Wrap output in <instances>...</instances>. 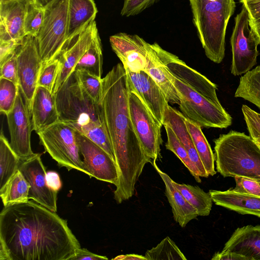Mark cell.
I'll use <instances>...</instances> for the list:
<instances>
[{
  "label": "cell",
  "instance_id": "obj_17",
  "mask_svg": "<svg viewBox=\"0 0 260 260\" xmlns=\"http://www.w3.org/2000/svg\"><path fill=\"white\" fill-rule=\"evenodd\" d=\"M112 50L124 68L132 72L145 71L151 44L137 35L119 32L109 38Z\"/></svg>",
  "mask_w": 260,
  "mask_h": 260
},
{
  "label": "cell",
  "instance_id": "obj_51",
  "mask_svg": "<svg viewBox=\"0 0 260 260\" xmlns=\"http://www.w3.org/2000/svg\"><path fill=\"white\" fill-rule=\"evenodd\" d=\"M11 1V0H0V2H7V1Z\"/></svg>",
  "mask_w": 260,
  "mask_h": 260
},
{
  "label": "cell",
  "instance_id": "obj_39",
  "mask_svg": "<svg viewBox=\"0 0 260 260\" xmlns=\"http://www.w3.org/2000/svg\"><path fill=\"white\" fill-rule=\"evenodd\" d=\"M241 110L249 136L260 137V114L246 105H242Z\"/></svg>",
  "mask_w": 260,
  "mask_h": 260
},
{
  "label": "cell",
  "instance_id": "obj_23",
  "mask_svg": "<svg viewBox=\"0 0 260 260\" xmlns=\"http://www.w3.org/2000/svg\"><path fill=\"white\" fill-rule=\"evenodd\" d=\"M169 125L173 131L182 145L187 151L189 157L198 168L200 176H209L196 149L191 137L187 128L185 117L181 112L169 105L165 114L164 124Z\"/></svg>",
  "mask_w": 260,
  "mask_h": 260
},
{
  "label": "cell",
  "instance_id": "obj_44",
  "mask_svg": "<svg viewBox=\"0 0 260 260\" xmlns=\"http://www.w3.org/2000/svg\"><path fill=\"white\" fill-rule=\"evenodd\" d=\"M107 260L108 258L105 256L100 255L93 253L85 248H77L75 250L74 255L72 256L70 260Z\"/></svg>",
  "mask_w": 260,
  "mask_h": 260
},
{
  "label": "cell",
  "instance_id": "obj_29",
  "mask_svg": "<svg viewBox=\"0 0 260 260\" xmlns=\"http://www.w3.org/2000/svg\"><path fill=\"white\" fill-rule=\"evenodd\" d=\"M235 97L248 101L260 109V65L240 77Z\"/></svg>",
  "mask_w": 260,
  "mask_h": 260
},
{
  "label": "cell",
  "instance_id": "obj_22",
  "mask_svg": "<svg viewBox=\"0 0 260 260\" xmlns=\"http://www.w3.org/2000/svg\"><path fill=\"white\" fill-rule=\"evenodd\" d=\"M209 193L217 205L239 214L260 218V197L238 192L233 188L225 191L210 190Z\"/></svg>",
  "mask_w": 260,
  "mask_h": 260
},
{
  "label": "cell",
  "instance_id": "obj_26",
  "mask_svg": "<svg viewBox=\"0 0 260 260\" xmlns=\"http://www.w3.org/2000/svg\"><path fill=\"white\" fill-rule=\"evenodd\" d=\"M185 122L196 149L209 176L216 174L215 156L210 145L203 133L201 127L185 118Z\"/></svg>",
  "mask_w": 260,
  "mask_h": 260
},
{
  "label": "cell",
  "instance_id": "obj_47",
  "mask_svg": "<svg viewBox=\"0 0 260 260\" xmlns=\"http://www.w3.org/2000/svg\"><path fill=\"white\" fill-rule=\"evenodd\" d=\"M113 259L119 260H147L145 256L136 254L120 255L114 258Z\"/></svg>",
  "mask_w": 260,
  "mask_h": 260
},
{
  "label": "cell",
  "instance_id": "obj_15",
  "mask_svg": "<svg viewBox=\"0 0 260 260\" xmlns=\"http://www.w3.org/2000/svg\"><path fill=\"white\" fill-rule=\"evenodd\" d=\"M125 70L129 90L139 98L156 120L163 125L169 105L162 90L145 71L132 72Z\"/></svg>",
  "mask_w": 260,
  "mask_h": 260
},
{
  "label": "cell",
  "instance_id": "obj_27",
  "mask_svg": "<svg viewBox=\"0 0 260 260\" xmlns=\"http://www.w3.org/2000/svg\"><path fill=\"white\" fill-rule=\"evenodd\" d=\"M29 188V184L18 170L0 190V197L4 206L27 202Z\"/></svg>",
  "mask_w": 260,
  "mask_h": 260
},
{
  "label": "cell",
  "instance_id": "obj_1",
  "mask_svg": "<svg viewBox=\"0 0 260 260\" xmlns=\"http://www.w3.org/2000/svg\"><path fill=\"white\" fill-rule=\"evenodd\" d=\"M79 248L67 221L36 202L0 213V260H70Z\"/></svg>",
  "mask_w": 260,
  "mask_h": 260
},
{
  "label": "cell",
  "instance_id": "obj_3",
  "mask_svg": "<svg viewBox=\"0 0 260 260\" xmlns=\"http://www.w3.org/2000/svg\"><path fill=\"white\" fill-rule=\"evenodd\" d=\"M54 95L59 120L90 139L115 161L102 104L95 102L86 92L76 71Z\"/></svg>",
  "mask_w": 260,
  "mask_h": 260
},
{
  "label": "cell",
  "instance_id": "obj_19",
  "mask_svg": "<svg viewBox=\"0 0 260 260\" xmlns=\"http://www.w3.org/2000/svg\"><path fill=\"white\" fill-rule=\"evenodd\" d=\"M161 49L157 43L151 44L145 71L161 88L169 103L179 105V95L173 84L172 76L162 59Z\"/></svg>",
  "mask_w": 260,
  "mask_h": 260
},
{
  "label": "cell",
  "instance_id": "obj_13",
  "mask_svg": "<svg viewBox=\"0 0 260 260\" xmlns=\"http://www.w3.org/2000/svg\"><path fill=\"white\" fill-rule=\"evenodd\" d=\"M6 116L11 148L21 160L30 158L35 154L30 145L32 126L30 112L20 89L13 109Z\"/></svg>",
  "mask_w": 260,
  "mask_h": 260
},
{
  "label": "cell",
  "instance_id": "obj_31",
  "mask_svg": "<svg viewBox=\"0 0 260 260\" xmlns=\"http://www.w3.org/2000/svg\"><path fill=\"white\" fill-rule=\"evenodd\" d=\"M21 159L11 148L3 132L0 135V190L18 170Z\"/></svg>",
  "mask_w": 260,
  "mask_h": 260
},
{
  "label": "cell",
  "instance_id": "obj_32",
  "mask_svg": "<svg viewBox=\"0 0 260 260\" xmlns=\"http://www.w3.org/2000/svg\"><path fill=\"white\" fill-rule=\"evenodd\" d=\"M164 125L167 136L166 148L173 152L178 157L198 182H201L200 173L198 168L190 160L185 149L171 128L168 125L164 124Z\"/></svg>",
  "mask_w": 260,
  "mask_h": 260
},
{
  "label": "cell",
  "instance_id": "obj_18",
  "mask_svg": "<svg viewBox=\"0 0 260 260\" xmlns=\"http://www.w3.org/2000/svg\"><path fill=\"white\" fill-rule=\"evenodd\" d=\"M26 0L0 2V42L21 41L25 37L24 23Z\"/></svg>",
  "mask_w": 260,
  "mask_h": 260
},
{
  "label": "cell",
  "instance_id": "obj_52",
  "mask_svg": "<svg viewBox=\"0 0 260 260\" xmlns=\"http://www.w3.org/2000/svg\"><path fill=\"white\" fill-rule=\"evenodd\" d=\"M208 1H214L215 0H208Z\"/></svg>",
  "mask_w": 260,
  "mask_h": 260
},
{
  "label": "cell",
  "instance_id": "obj_8",
  "mask_svg": "<svg viewBox=\"0 0 260 260\" xmlns=\"http://www.w3.org/2000/svg\"><path fill=\"white\" fill-rule=\"evenodd\" d=\"M76 131L67 124L58 121L37 134L40 144L60 167L69 171L76 169L89 176L80 157Z\"/></svg>",
  "mask_w": 260,
  "mask_h": 260
},
{
  "label": "cell",
  "instance_id": "obj_33",
  "mask_svg": "<svg viewBox=\"0 0 260 260\" xmlns=\"http://www.w3.org/2000/svg\"><path fill=\"white\" fill-rule=\"evenodd\" d=\"M147 260H186L184 254L175 243L166 237L156 246L148 250L145 254Z\"/></svg>",
  "mask_w": 260,
  "mask_h": 260
},
{
  "label": "cell",
  "instance_id": "obj_43",
  "mask_svg": "<svg viewBox=\"0 0 260 260\" xmlns=\"http://www.w3.org/2000/svg\"><path fill=\"white\" fill-rule=\"evenodd\" d=\"M22 41L11 40L0 42V65L16 52L17 48L21 44Z\"/></svg>",
  "mask_w": 260,
  "mask_h": 260
},
{
  "label": "cell",
  "instance_id": "obj_37",
  "mask_svg": "<svg viewBox=\"0 0 260 260\" xmlns=\"http://www.w3.org/2000/svg\"><path fill=\"white\" fill-rule=\"evenodd\" d=\"M60 66V61L58 58L42 66L39 76L37 86L43 87L52 92Z\"/></svg>",
  "mask_w": 260,
  "mask_h": 260
},
{
  "label": "cell",
  "instance_id": "obj_38",
  "mask_svg": "<svg viewBox=\"0 0 260 260\" xmlns=\"http://www.w3.org/2000/svg\"><path fill=\"white\" fill-rule=\"evenodd\" d=\"M159 0H124L120 14L129 17L141 13Z\"/></svg>",
  "mask_w": 260,
  "mask_h": 260
},
{
  "label": "cell",
  "instance_id": "obj_4",
  "mask_svg": "<svg viewBox=\"0 0 260 260\" xmlns=\"http://www.w3.org/2000/svg\"><path fill=\"white\" fill-rule=\"evenodd\" d=\"M188 1L206 56L215 63H220L225 55L227 25L236 8L234 0Z\"/></svg>",
  "mask_w": 260,
  "mask_h": 260
},
{
  "label": "cell",
  "instance_id": "obj_24",
  "mask_svg": "<svg viewBox=\"0 0 260 260\" xmlns=\"http://www.w3.org/2000/svg\"><path fill=\"white\" fill-rule=\"evenodd\" d=\"M152 164L165 184V194L172 208L175 221L182 228L185 227L190 221L198 217L196 209L175 186L170 176L158 168L156 160H153Z\"/></svg>",
  "mask_w": 260,
  "mask_h": 260
},
{
  "label": "cell",
  "instance_id": "obj_14",
  "mask_svg": "<svg viewBox=\"0 0 260 260\" xmlns=\"http://www.w3.org/2000/svg\"><path fill=\"white\" fill-rule=\"evenodd\" d=\"M41 155L35 153L27 159L21 160L18 170L30 185L28 199L56 212L58 192L52 189L47 183V172Z\"/></svg>",
  "mask_w": 260,
  "mask_h": 260
},
{
  "label": "cell",
  "instance_id": "obj_21",
  "mask_svg": "<svg viewBox=\"0 0 260 260\" xmlns=\"http://www.w3.org/2000/svg\"><path fill=\"white\" fill-rule=\"evenodd\" d=\"M221 251L237 253L247 260H260V225L237 228Z\"/></svg>",
  "mask_w": 260,
  "mask_h": 260
},
{
  "label": "cell",
  "instance_id": "obj_16",
  "mask_svg": "<svg viewBox=\"0 0 260 260\" xmlns=\"http://www.w3.org/2000/svg\"><path fill=\"white\" fill-rule=\"evenodd\" d=\"M98 31L96 23L94 20L67 41L65 47L58 57L60 66L52 92L54 94L74 71L77 64L89 48Z\"/></svg>",
  "mask_w": 260,
  "mask_h": 260
},
{
  "label": "cell",
  "instance_id": "obj_45",
  "mask_svg": "<svg viewBox=\"0 0 260 260\" xmlns=\"http://www.w3.org/2000/svg\"><path fill=\"white\" fill-rule=\"evenodd\" d=\"M211 259L212 260H247V258L233 252L222 251L215 253Z\"/></svg>",
  "mask_w": 260,
  "mask_h": 260
},
{
  "label": "cell",
  "instance_id": "obj_12",
  "mask_svg": "<svg viewBox=\"0 0 260 260\" xmlns=\"http://www.w3.org/2000/svg\"><path fill=\"white\" fill-rule=\"evenodd\" d=\"M76 135L80 153L83 157V164L89 176L116 186L119 174L115 161L102 148L85 136L77 131Z\"/></svg>",
  "mask_w": 260,
  "mask_h": 260
},
{
  "label": "cell",
  "instance_id": "obj_49",
  "mask_svg": "<svg viewBox=\"0 0 260 260\" xmlns=\"http://www.w3.org/2000/svg\"><path fill=\"white\" fill-rule=\"evenodd\" d=\"M36 3L39 5L45 7L49 3H50L52 0H34Z\"/></svg>",
  "mask_w": 260,
  "mask_h": 260
},
{
  "label": "cell",
  "instance_id": "obj_20",
  "mask_svg": "<svg viewBox=\"0 0 260 260\" xmlns=\"http://www.w3.org/2000/svg\"><path fill=\"white\" fill-rule=\"evenodd\" d=\"M32 130L37 133L59 121L54 94L37 86L30 112Z\"/></svg>",
  "mask_w": 260,
  "mask_h": 260
},
{
  "label": "cell",
  "instance_id": "obj_25",
  "mask_svg": "<svg viewBox=\"0 0 260 260\" xmlns=\"http://www.w3.org/2000/svg\"><path fill=\"white\" fill-rule=\"evenodd\" d=\"M98 9L93 0H69L67 41L95 19Z\"/></svg>",
  "mask_w": 260,
  "mask_h": 260
},
{
  "label": "cell",
  "instance_id": "obj_6",
  "mask_svg": "<svg viewBox=\"0 0 260 260\" xmlns=\"http://www.w3.org/2000/svg\"><path fill=\"white\" fill-rule=\"evenodd\" d=\"M172 77L180 99L179 108L186 118L201 127L225 128L232 124V116L219 101L212 100Z\"/></svg>",
  "mask_w": 260,
  "mask_h": 260
},
{
  "label": "cell",
  "instance_id": "obj_10",
  "mask_svg": "<svg viewBox=\"0 0 260 260\" xmlns=\"http://www.w3.org/2000/svg\"><path fill=\"white\" fill-rule=\"evenodd\" d=\"M128 103L134 128L146 154L151 159L156 160L160 158L162 125L139 98L129 89Z\"/></svg>",
  "mask_w": 260,
  "mask_h": 260
},
{
  "label": "cell",
  "instance_id": "obj_9",
  "mask_svg": "<svg viewBox=\"0 0 260 260\" xmlns=\"http://www.w3.org/2000/svg\"><path fill=\"white\" fill-rule=\"evenodd\" d=\"M230 41L232 51L231 73L234 76L245 74L256 64L259 42L251 25L248 12L243 6L235 18Z\"/></svg>",
  "mask_w": 260,
  "mask_h": 260
},
{
  "label": "cell",
  "instance_id": "obj_36",
  "mask_svg": "<svg viewBox=\"0 0 260 260\" xmlns=\"http://www.w3.org/2000/svg\"><path fill=\"white\" fill-rule=\"evenodd\" d=\"M76 71L79 81L86 92L95 102L102 104V78L93 76L86 71Z\"/></svg>",
  "mask_w": 260,
  "mask_h": 260
},
{
  "label": "cell",
  "instance_id": "obj_7",
  "mask_svg": "<svg viewBox=\"0 0 260 260\" xmlns=\"http://www.w3.org/2000/svg\"><path fill=\"white\" fill-rule=\"evenodd\" d=\"M69 0H52L45 8L43 22L36 37L42 66L57 58L67 42Z\"/></svg>",
  "mask_w": 260,
  "mask_h": 260
},
{
  "label": "cell",
  "instance_id": "obj_11",
  "mask_svg": "<svg viewBox=\"0 0 260 260\" xmlns=\"http://www.w3.org/2000/svg\"><path fill=\"white\" fill-rule=\"evenodd\" d=\"M16 57L19 89L30 112L32 99L42 67L36 37L28 35L23 39L17 48Z\"/></svg>",
  "mask_w": 260,
  "mask_h": 260
},
{
  "label": "cell",
  "instance_id": "obj_40",
  "mask_svg": "<svg viewBox=\"0 0 260 260\" xmlns=\"http://www.w3.org/2000/svg\"><path fill=\"white\" fill-rule=\"evenodd\" d=\"M236 186L233 189L237 192L260 197V183L244 177H235Z\"/></svg>",
  "mask_w": 260,
  "mask_h": 260
},
{
  "label": "cell",
  "instance_id": "obj_48",
  "mask_svg": "<svg viewBox=\"0 0 260 260\" xmlns=\"http://www.w3.org/2000/svg\"><path fill=\"white\" fill-rule=\"evenodd\" d=\"M251 25L258 38L260 44V23L251 24Z\"/></svg>",
  "mask_w": 260,
  "mask_h": 260
},
{
  "label": "cell",
  "instance_id": "obj_2",
  "mask_svg": "<svg viewBox=\"0 0 260 260\" xmlns=\"http://www.w3.org/2000/svg\"><path fill=\"white\" fill-rule=\"evenodd\" d=\"M102 86L105 121L119 174L114 198L120 204L134 195L144 166L152 161L142 147L130 117L127 72L122 63L114 66L102 78Z\"/></svg>",
  "mask_w": 260,
  "mask_h": 260
},
{
  "label": "cell",
  "instance_id": "obj_35",
  "mask_svg": "<svg viewBox=\"0 0 260 260\" xmlns=\"http://www.w3.org/2000/svg\"><path fill=\"white\" fill-rule=\"evenodd\" d=\"M19 91V85L0 77V112L7 115L13 109Z\"/></svg>",
  "mask_w": 260,
  "mask_h": 260
},
{
  "label": "cell",
  "instance_id": "obj_46",
  "mask_svg": "<svg viewBox=\"0 0 260 260\" xmlns=\"http://www.w3.org/2000/svg\"><path fill=\"white\" fill-rule=\"evenodd\" d=\"M46 180L49 187L58 192L61 188V182L58 174L54 171H49L46 174Z\"/></svg>",
  "mask_w": 260,
  "mask_h": 260
},
{
  "label": "cell",
  "instance_id": "obj_28",
  "mask_svg": "<svg viewBox=\"0 0 260 260\" xmlns=\"http://www.w3.org/2000/svg\"><path fill=\"white\" fill-rule=\"evenodd\" d=\"M74 71H86L93 76L102 78L103 53L98 31L94 35L89 48L77 64Z\"/></svg>",
  "mask_w": 260,
  "mask_h": 260
},
{
  "label": "cell",
  "instance_id": "obj_5",
  "mask_svg": "<svg viewBox=\"0 0 260 260\" xmlns=\"http://www.w3.org/2000/svg\"><path fill=\"white\" fill-rule=\"evenodd\" d=\"M214 142L217 172L223 177L238 176L260 183V148L249 136L232 130Z\"/></svg>",
  "mask_w": 260,
  "mask_h": 260
},
{
  "label": "cell",
  "instance_id": "obj_30",
  "mask_svg": "<svg viewBox=\"0 0 260 260\" xmlns=\"http://www.w3.org/2000/svg\"><path fill=\"white\" fill-rule=\"evenodd\" d=\"M172 182L187 202L196 209L198 216L209 215L213 202L209 192H205L198 186L180 184L173 180Z\"/></svg>",
  "mask_w": 260,
  "mask_h": 260
},
{
  "label": "cell",
  "instance_id": "obj_50",
  "mask_svg": "<svg viewBox=\"0 0 260 260\" xmlns=\"http://www.w3.org/2000/svg\"><path fill=\"white\" fill-rule=\"evenodd\" d=\"M260 148V137L256 136H249Z\"/></svg>",
  "mask_w": 260,
  "mask_h": 260
},
{
  "label": "cell",
  "instance_id": "obj_41",
  "mask_svg": "<svg viewBox=\"0 0 260 260\" xmlns=\"http://www.w3.org/2000/svg\"><path fill=\"white\" fill-rule=\"evenodd\" d=\"M16 52L0 65V77L8 79L19 85Z\"/></svg>",
  "mask_w": 260,
  "mask_h": 260
},
{
  "label": "cell",
  "instance_id": "obj_34",
  "mask_svg": "<svg viewBox=\"0 0 260 260\" xmlns=\"http://www.w3.org/2000/svg\"><path fill=\"white\" fill-rule=\"evenodd\" d=\"M45 8L34 0H26L24 30L25 36L36 37L43 22Z\"/></svg>",
  "mask_w": 260,
  "mask_h": 260
},
{
  "label": "cell",
  "instance_id": "obj_42",
  "mask_svg": "<svg viewBox=\"0 0 260 260\" xmlns=\"http://www.w3.org/2000/svg\"><path fill=\"white\" fill-rule=\"evenodd\" d=\"M247 11L251 24L260 23V0H239Z\"/></svg>",
  "mask_w": 260,
  "mask_h": 260
}]
</instances>
